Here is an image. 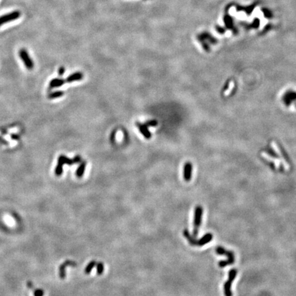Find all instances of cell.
<instances>
[{
  "label": "cell",
  "instance_id": "cell-1",
  "mask_svg": "<svg viewBox=\"0 0 296 296\" xmlns=\"http://www.w3.org/2000/svg\"><path fill=\"white\" fill-rule=\"evenodd\" d=\"M216 253L219 255H225L226 256L228 259L226 261H221L219 263V266L220 267H224L230 265H232L235 262V255L233 252L231 251H228L226 249H224L223 247L218 246L215 249Z\"/></svg>",
  "mask_w": 296,
  "mask_h": 296
},
{
  "label": "cell",
  "instance_id": "cell-2",
  "mask_svg": "<svg viewBox=\"0 0 296 296\" xmlns=\"http://www.w3.org/2000/svg\"><path fill=\"white\" fill-rule=\"evenodd\" d=\"M203 214V209L201 206H196L195 209V215H194V221H193V236L195 237L198 235L199 228H200L201 222H202V217Z\"/></svg>",
  "mask_w": 296,
  "mask_h": 296
},
{
  "label": "cell",
  "instance_id": "cell-3",
  "mask_svg": "<svg viewBox=\"0 0 296 296\" xmlns=\"http://www.w3.org/2000/svg\"><path fill=\"white\" fill-rule=\"evenodd\" d=\"M237 270L235 269H232L229 272L228 274V279L225 283L224 286V295L225 296H232V293L231 291L232 284L234 281V279L237 276Z\"/></svg>",
  "mask_w": 296,
  "mask_h": 296
},
{
  "label": "cell",
  "instance_id": "cell-4",
  "mask_svg": "<svg viewBox=\"0 0 296 296\" xmlns=\"http://www.w3.org/2000/svg\"><path fill=\"white\" fill-rule=\"evenodd\" d=\"M20 16H21V13L19 10L13 11L12 13L1 16L0 17V26H2L5 24H7L8 22L13 21L14 20L19 19Z\"/></svg>",
  "mask_w": 296,
  "mask_h": 296
},
{
  "label": "cell",
  "instance_id": "cell-5",
  "mask_svg": "<svg viewBox=\"0 0 296 296\" xmlns=\"http://www.w3.org/2000/svg\"><path fill=\"white\" fill-rule=\"evenodd\" d=\"M19 56L24 62L25 67L28 69H32L34 68V62L29 56V54L25 49H21L19 51Z\"/></svg>",
  "mask_w": 296,
  "mask_h": 296
},
{
  "label": "cell",
  "instance_id": "cell-6",
  "mask_svg": "<svg viewBox=\"0 0 296 296\" xmlns=\"http://www.w3.org/2000/svg\"><path fill=\"white\" fill-rule=\"evenodd\" d=\"M223 19L225 24V28H226V29L232 30V32L235 35H237L239 31L237 27L235 26L234 19L232 17V16L230 15L228 13H226L224 15Z\"/></svg>",
  "mask_w": 296,
  "mask_h": 296
},
{
  "label": "cell",
  "instance_id": "cell-7",
  "mask_svg": "<svg viewBox=\"0 0 296 296\" xmlns=\"http://www.w3.org/2000/svg\"><path fill=\"white\" fill-rule=\"evenodd\" d=\"M258 2H255L253 4L248 6H243L236 4L235 6L237 12H244L247 15H250L253 13L254 8L257 5Z\"/></svg>",
  "mask_w": 296,
  "mask_h": 296
},
{
  "label": "cell",
  "instance_id": "cell-8",
  "mask_svg": "<svg viewBox=\"0 0 296 296\" xmlns=\"http://www.w3.org/2000/svg\"><path fill=\"white\" fill-rule=\"evenodd\" d=\"M136 126L137 128L140 131L141 135H143V136L146 139H150L152 137V134L150 132L148 127L145 124H142L141 122H136Z\"/></svg>",
  "mask_w": 296,
  "mask_h": 296
},
{
  "label": "cell",
  "instance_id": "cell-9",
  "mask_svg": "<svg viewBox=\"0 0 296 296\" xmlns=\"http://www.w3.org/2000/svg\"><path fill=\"white\" fill-rule=\"evenodd\" d=\"M261 21L260 19L258 18H255L253 21L250 24L248 23H246V21H242L240 23V24L241 26H243L246 30H250V29H258L260 26Z\"/></svg>",
  "mask_w": 296,
  "mask_h": 296
},
{
  "label": "cell",
  "instance_id": "cell-10",
  "mask_svg": "<svg viewBox=\"0 0 296 296\" xmlns=\"http://www.w3.org/2000/svg\"><path fill=\"white\" fill-rule=\"evenodd\" d=\"M68 265L76 266V263H75V262H73V261H65L63 264L61 265L60 266V267H59V276H60V277H61L62 279H64L65 278V276H66V272H65V269H66L67 266H68Z\"/></svg>",
  "mask_w": 296,
  "mask_h": 296
},
{
  "label": "cell",
  "instance_id": "cell-11",
  "mask_svg": "<svg viewBox=\"0 0 296 296\" xmlns=\"http://www.w3.org/2000/svg\"><path fill=\"white\" fill-rule=\"evenodd\" d=\"M83 78H84L83 73L80 72H77L72 73V75H69L68 76L67 79L65 80V81H66V82H67V83H72V82H73L75 81L81 80L83 79Z\"/></svg>",
  "mask_w": 296,
  "mask_h": 296
},
{
  "label": "cell",
  "instance_id": "cell-12",
  "mask_svg": "<svg viewBox=\"0 0 296 296\" xmlns=\"http://www.w3.org/2000/svg\"><path fill=\"white\" fill-rule=\"evenodd\" d=\"M212 239H213V235L210 234V233H208V234L205 235L204 237L202 239H200L199 241H196L195 246H203L204 245H206V243L210 242V241L212 240Z\"/></svg>",
  "mask_w": 296,
  "mask_h": 296
},
{
  "label": "cell",
  "instance_id": "cell-13",
  "mask_svg": "<svg viewBox=\"0 0 296 296\" xmlns=\"http://www.w3.org/2000/svg\"><path fill=\"white\" fill-rule=\"evenodd\" d=\"M66 83V81L65 80L62 78H54L51 80L50 82L49 87L51 89H54V88H58L62 86V85Z\"/></svg>",
  "mask_w": 296,
  "mask_h": 296
},
{
  "label": "cell",
  "instance_id": "cell-14",
  "mask_svg": "<svg viewBox=\"0 0 296 296\" xmlns=\"http://www.w3.org/2000/svg\"><path fill=\"white\" fill-rule=\"evenodd\" d=\"M58 163L63 165L65 164H66L67 165H69V166L74 165L73 158H69V157H67V156L63 154L59 156V157L58 158Z\"/></svg>",
  "mask_w": 296,
  "mask_h": 296
},
{
  "label": "cell",
  "instance_id": "cell-15",
  "mask_svg": "<svg viewBox=\"0 0 296 296\" xmlns=\"http://www.w3.org/2000/svg\"><path fill=\"white\" fill-rule=\"evenodd\" d=\"M191 170L192 167L190 163H186L184 166V178L186 181H189L191 178Z\"/></svg>",
  "mask_w": 296,
  "mask_h": 296
},
{
  "label": "cell",
  "instance_id": "cell-16",
  "mask_svg": "<svg viewBox=\"0 0 296 296\" xmlns=\"http://www.w3.org/2000/svg\"><path fill=\"white\" fill-rule=\"evenodd\" d=\"M86 166H87L86 161H82L76 170V175L77 176V178H80L83 176L85 172V169H86Z\"/></svg>",
  "mask_w": 296,
  "mask_h": 296
},
{
  "label": "cell",
  "instance_id": "cell-17",
  "mask_svg": "<svg viewBox=\"0 0 296 296\" xmlns=\"http://www.w3.org/2000/svg\"><path fill=\"white\" fill-rule=\"evenodd\" d=\"M27 286L30 288L31 289L34 290V295L35 296H43L44 295V291L41 289H35L32 283L30 281H28L27 283Z\"/></svg>",
  "mask_w": 296,
  "mask_h": 296
},
{
  "label": "cell",
  "instance_id": "cell-18",
  "mask_svg": "<svg viewBox=\"0 0 296 296\" xmlns=\"http://www.w3.org/2000/svg\"><path fill=\"white\" fill-rule=\"evenodd\" d=\"M183 234H184V237L187 239L188 240V241H189V243L191 245V246H195V243H196V240L194 238H193V237H192V236H191V235H190L189 231H188V230L185 229V230H184Z\"/></svg>",
  "mask_w": 296,
  "mask_h": 296
},
{
  "label": "cell",
  "instance_id": "cell-19",
  "mask_svg": "<svg viewBox=\"0 0 296 296\" xmlns=\"http://www.w3.org/2000/svg\"><path fill=\"white\" fill-rule=\"evenodd\" d=\"M63 95H64L63 91H56L49 93V95H48L47 97L49 99H56V98H61V97L63 96Z\"/></svg>",
  "mask_w": 296,
  "mask_h": 296
},
{
  "label": "cell",
  "instance_id": "cell-20",
  "mask_svg": "<svg viewBox=\"0 0 296 296\" xmlns=\"http://www.w3.org/2000/svg\"><path fill=\"white\" fill-rule=\"evenodd\" d=\"M261 11H262V13H263V15H264L265 17V18L268 19H271L274 17V15H273V13L269 9V8H262Z\"/></svg>",
  "mask_w": 296,
  "mask_h": 296
},
{
  "label": "cell",
  "instance_id": "cell-21",
  "mask_svg": "<svg viewBox=\"0 0 296 296\" xmlns=\"http://www.w3.org/2000/svg\"><path fill=\"white\" fill-rule=\"evenodd\" d=\"M95 265H96V262L95 261H91L90 263L87 265L86 268H85V270H84L85 274H90V272L92 271V269H93V267L95 266Z\"/></svg>",
  "mask_w": 296,
  "mask_h": 296
},
{
  "label": "cell",
  "instance_id": "cell-22",
  "mask_svg": "<svg viewBox=\"0 0 296 296\" xmlns=\"http://www.w3.org/2000/svg\"><path fill=\"white\" fill-rule=\"evenodd\" d=\"M63 173V165L58 163L55 169V174L57 176H61Z\"/></svg>",
  "mask_w": 296,
  "mask_h": 296
},
{
  "label": "cell",
  "instance_id": "cell-23",
  "mask_svg": "<svg viewBox=\"0 0 296 296\" xmlns=\"http://www.w3.org/2000/svg\"><path fill=\"white\" fill-rule=\"evenodd\" d=\"M104 270V265L102 262H99L97 265V274L98 275H102Z\"/></svg>",
  "mask_w": 296,
  "mask_h": 296
},
{
  "label": "cell",
  "instance_id": "cell-24",
  "mask_svg": "<svg viewBox=\"0 0 296 296\" xmlns=\"http://www.w3.org/2000/svg\"><path fill=\"white\" fill-rule=\"evenodd\" d=\"M145 124L146 125L147 127H156L158 126V122L156 119H151V120L147 121Z\"/></svg>",
  "mask_w": 296,
  "mask_h": 296
},
{
  "label": "cell",
  "instance_id": "cell-25",
  "mask_svg": "<svg viewBox=\"0 0 296 296\" xmlns=\"http://www.w3.org/2000/svg\"><path fill=\"white\" fill-rule=\"evenodd\" d=\"M215 29H216V30L217 31V32L221 34V35H223V34H224L225 32H226V28L221 27V26H219V25H216V26H215Z\"/></svg>",
  "mask_w": 296,
  "mask_h": 296
},
{
  "label": "cell",
  "instance_id": "cell-26",
  "mask_svg": "<svg viewBox=\"0 0 296 296\" xmlns=\"http://www.w3.org/2000/svg\"><path fill=\"white\" fill-rule=\"evenodd\" d=\"M73 161L74 162V164H78V163H81V161H82V158H81V156H80V155H77L75 157H74L73 158Z\"/></svg>",
  "mask_w": 296,
  "mask_h": 296
},
{
  "label": "cell",
  "instance_id": "cell-27",
  "mask_svg": "<svg viewBox=\"0 0 296 296\" xmlns=\"http://www.w3.org/2000/svg\"><path fill=\"white\" fill-rule=\"evenodd\" d=\"M65 68L64 67H61L58 69V75L61 76H62L65 73Z\"/></svg>",
  "mask_w": 296,
  "mask_h": 296
},
{
  "label": "cell",
  "instance_id": "cell-28",
  "mask_svg": "<svg viewBox=\"0 0 296 296\" xmlns=\"http://www.w3.org/2000/svg\"><path fill=\"white\" fill-rule=\"evenodd\" d=\"M115 135H116V130H114L110 135V140L112 142H114V141H115Z\"/></svg>",
  "mask_w": 296,
  "mask_h": 296
},
{
  "label": "cell",
  "instance_id": "cell-29",
  "mask_svg": "<svg viewBox=\"0 0 296 296\" xmlns=\"http://www.w3.org/2000/svg\"><path fill=\"white\" fill-rule=\"evenodd\" d=\"M272 28V25L271 24H267V25H266V26L265 27V30H264V31H266V32H267V31H268V30H269L270 29H271Z\"/></svg>",
  "mask_w": 296,
  "mask_h": 296
}]
</instances>
